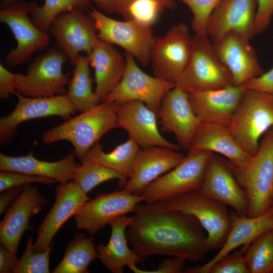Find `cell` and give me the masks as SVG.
I'll list each match as a JSON object with an SVG mask.
<instances>
[{
    "label": "cell",
    "instance_id": "obj_1",
    "mask_svg": "<svg viewBox=\"0 0 273 273\" xmlns=\"http://www.w3.org/2000/svg\"><path fill=\"white\" fill-rule=\"evenodd\" d=\"M133 212L126 236L143 261L151 255H163L199 262L210 250L198 220L170 208L166 201L139 204Z\"/></svg>",
    "mask_w": 273,
    "mask_h": 273
},
{
    "label": "cell",
    "instance_id": "obj_2",
    "mask_svg": "<svg viewBox=\"0 0 273 273\" xmlns=\"http://www.w3.org/2000/svg\"><path fill=\"white\" fill-rule=\"evenodd\" d=\"M118 127L115 104L102 102L46 130L42 141L48 144L68 141L81 160L103 135Z\"/></svg>",
    "mask_w": 273,
    "mask_h": 273
},
{
    "label": "cell",
    "instance_id": "obj_3",
    "mask_svg": "<svg viewBox=\"0 0 273 273\" xmlns=\"http://www.w3.org/2000/svg\"><path fill=\"white\" fill-rule=\"evenodd\" d=\"M230 166L246 194L248 217L259 215L273 207V127L245 167Z\"/></svg>",
    "mask_w": 273,
    "mask_h": 273
},
{
    "label": "cell",
    "instance_id": "obj_4",
    "mask_svg": "<svg viewBox=\"0 0 273 273\" xmlns=\"http://www.w3.org/2000/svg\"><path fill=\"white\" fill-rule=\"evenodd\" d=\"M273 127V96L246 89L229 128L240 148L249 156L256 153L261 137Z\"/></svg>",
    "mask_w": 273,
    "mask_h": 273
},
{
    "label": "cell",
    "instance_id": "obj_5",
    "mask_svg": "<svg viewBox=\"0 0 273 273\" xmlns=\"http://www.w3.org/2000/svg\"><path fill=\"white\" fill-rule=\"evenodd\" d=\"M232 84V76L218 58L208 36H193L189 61L176 85L189 94L221 88Z\"/></svg>",
    "mask_w": 273,
    "mask_h": 273
},
{
    "label": "cell",
    "instance_id": "obj_6",
    "mask_svg": "<svg viewBox=\"0 0 273 273\" xmlns=\"http://www.w3.org/2000/svg\"><path fill=\"white\" fill-rule=\"evenodd\" d=\"M170 208L195 217L207 232L210 250H219L224 244L231 227L227 205L194 190L166 201Z\"/></svg>",
    "mask_w": 273,
    "mask_h": 273
},
{
    "label": "cell",
    "instance_id": "obj_7",
    "mask_svg": "<svg viewBox=\"0 0 273 273\" xmlns=\"http://www.w3.org/2000/svg\"><path fill=\"white\" fill-rule=\"evenodd\" d=\"M212 153L189 151L171 170L148 185L142 195L147 203L167 201L181 194L199 190L207 163Z\"/></svg>",
    "mask_w": 273,
    "mask_h": 273
},
{
    "label": "cell",
    "instance_id": "obj_8",
    "mask_svg": "<svg viewBox=\"0 0 273 273\" xmlns=\"http://www.w3.org/2000/svg\"><path fill=\"white\" fill-rule=\"evenodd\" d=\"M67 60L63 52L49 50L30 64L26 74H17L16 92L30 97L65 95L69 78L63 67Z\"/></svg>",
    "mask_w": 273,
    "mask_h": 273
},
{
    "label": "cell",
    "instance_id": "obj_9",
    "mask_svg": "<svg viewBox=\"0 0 273 273\" xmlns=\"http://www.w3.org/2000/svg\"><path fill=\"white\" fill-rule=\"evenodd\" d=\"M193 37L183 22L173 25L161 37H154L150 61L154 76L176 82L185 70L191 57Z\"/></svg>",
    "mask_w": 273,
    "mask_h": 273
},
{
    "label": "cell",
    "instance_id": "obj_10",
    "mask_svg": "<svg viewBox=\"0 0 273 273\" xmlns=\"http://www.w3.org/2000/svg\"><path fill=\"white\" fill-rule=\"evenodd\" d=\"M126 67L118 85L102 102L117 105L130 101H140L157 113L165 95L176 84L151 76L141 70L134 58L125 52Z\"/></svg>",
    "mask_w": 273,
    "mask_h": 273
},
{
    "label": "cell",
    "instance_id": "obj_11",
    "mask_svg": "<svg viewBox=\"0 0 273 273\" xmlns=\"http://www.w3.org/2000/svg\"><path fill=\"white\" fill-rule=\"evenodd\" d=\"M87 11L95 21L99 39L120 46L143 65L150 62V50L154 38L151 26L132 19H114L91 5Z\"/></svg>",
    "mask_w": 273,
    "mask_h": 273
},
{
    "label": "cell",
    "instance_id": "obj_12",
    "mask_svg": "<svg viewBox=\"0 0 273 273\" xmlns=\"http://www.w3.org/2000/svg\"><path fill=\"white\" fill-rule=\"evenodd\" d=\"M29 11V3L22 0L1 8L0 21L9 27L17 43L5 58L6 63L10 67L24 64L49 44L48 33L34 24L28 17Z\"/></svg>",
    "mask_w": 273,
    "mask_h": 273
},
{
    "label": "cell",
    "instance_id": "obj_13",
    "mask_svg": "<svg viewBox=\"0 0 273 273\" xmlns=\"http://www.w3.org/2000/svg\"><path fill=\"white\" fill-rule=\"evenodd\" d=\"M17 103L14 110L0 119V143L6 145L17 133L18 126L32 119L60 116L67 120L76 110L65 95L52 97H30L17 92Z\"/></svg>",
    "mask_w": 273,
    "mask_h": 273
},
{
    "label": "cell",
    "instance_id": "obj_14",
    "mask_svg": "<svg viewBox=\"0 0 273 273\" xmlns=\"http://www.w3.org/2000/svg\"><path fill=\"white\" fill-rule=\"evenodd\" d=\"M50 31L73 64L80 52L88 56L99 39L93 18L80 9L60 14L53 21Z\"/></svg>",
    "mask_w": 273,
    "mask_h": 273
},
{
    "label": "cell",
    "instance_id": "obj_15",
    "mask_svg": "<svg viewBox=\"0 0 273 273\" xmlns=\"http://www.w3.org/2000/svg\"><path fill=\"white\" fill-rule=\"evenodd\" d=\"M145 201L142 195L122 189L99 194L86 202L74 215L76 227L94 235L114 219L133 212L137 205Z\"/></svg>",
    "mask_w": 273,
    "mask_h": 273
},
{
    "label": "cell",
    "instance_id": "obj_16",
    "mask_svg": "<svg viewBox=\"0 0 273 273\" xmlns=\"http://www.w3.org/2000/svg\"><path fill=\"white\" fill-rule=\"evenodd\" d=\"M205 195L232 207L238 215L248 216L249 203L227 160L212 153L199 189Z\"/></svg>",
    "mask_w": 273,
    "mask_h": 273
},
{
    "label": "cell",
    "instance_id": "obj_17",
    "mask_svg": "<svg viewBox=\"0 0 273 273\" xmlns=\"http://www.w3.org/2000/svg\"><path fill=\"white\" fill-rule=\"evenodd\" d=\"M118 127L126 130L130 139L142 148L164 147L178 151L179 146L161 134L157 124V113L140 101L115 105Z\"/></svg>",
    "mask_w": 273,
    "mask_h": 273
},
{
    "label": "cell",
    "instance_id": "obj_18",
    "mask_svg": "<svg viewBox=\"0 0 273 273\" xmlns=\"http://www.w3.org/2000/svg\"><path fill=\"white\" fill-rule=\"evenodd\" d=\"M256 0H221L208 21L207 36L215 43L233 32L250 40L255 34Z\"/></svg>",
    "mask_w": 273,
    "mask_h": 273
},
{
    "label": "cell",
    "instance_id": "obj_19",
    "mask_svg": "<svg viewBox=\"0 0 273 273\" xmlns=\"http://www.w3.org/2000/svg\"><path fill=\"white\" fill-rule=\"evenodd\" d=\"M56 194L52 207L38 229L33 244L34 252H42L50 247L62 226L90 200L73 180L60 183Z\"/></svg>",
    "mask_w": 273,
    "mask_h": 273
},
{
    "label": "cell",
    "instance_id": "obj_20",
    "mask_svg": "<svg viewBox=\"0 0 273 273\" xmlns=\"http://www.w3.org/2000/svg\"><path fill=\"white\" fill-rule=\"evenodd\" d=\"M47 203V199L40 195L36 187L31 184L24 185L21 194L1 222V244L16 256L22 236L31 229L30 218L39 213Z\"/></svg>",
    "mask_w": 273,
    "mask_h": 273
},
{
    "label": "cell",
    "instance_id": "obj_21",
    "mask_svg": "<svg viewBox=\"0 0 273 273\" xmlns=\"http://www.w3.org/2000/svg\"><path fill=\"white\" fill-rule=\"evenodd\" d=\"M157 116L162 130L173 133L179 145L189 150L201 121L193 111L188 94L176 85L165 95Z\"/></svg>",
    "mask_w": 273,
    "mask_h": 273
},
{
    "label": "cell",
    "instance_id": "obj_22",
    "mask_svg": "<svg viewBox=\"0 0 273 273\" xmlns=\"http://www.w3.org/2000/svg\"><path fill=\"white\" fill-rule=\"evenodd\" d=\"M250 40L231 32L213 43L218 58L230 72L234 85H243L264 72Z\"/></svg>",
    "mask_w": 273,
    "mask_h": 273
},
{
    "label": "cell",
    "instance_id": "obj_23",
    "mask_svg": "<svg viewBox=\"0 0 273 273\" xmlns=\"http://www.w3.org/2000/svg\"><path fill=\"white\" fill-rule=\"evenodd\" d=\"M230 214V231L224 244L218 253L205 264L188 267L184 272L208 273L210 268L224 256L240 247L245 254L249 246L255 239L273 229V207L255 217L239 215L235 211Z\"/></svg>",
    "mask_w": 273,
    "mask_h": 273
},
{
    "label": "cell",
    "instance_id": "obj_24",
    "mask_svg": "<svg viewBox=\"0 0 273 273\" xmlns=\"http://www.w3.org/2000/svg\"><path fill=\"white\" fill-rule=\"evenodd\" d=\"M184 157L177 150L167 147L153 146L141 149L131 174L122 189L142 195L148 185L175 167Z\"/></svg>",
    "mask_w": 273,
    "mask_h": 273
},
{
    "label": "cell",
    "instance_id": "obj_25",
    "mask_svg": "<svg viewBox=\"0 0 273 273\" xmlns=\"http://www.w3.org/2000/svg\"><path fill=\"white\" fill-rule=\"evenodd\" d=\"M245 88L243 85L192 92L189 100L201 122H210L229 127L233 114Z\"/></svg>",
    "mask_w": 273,
    "mask_h": 273
},
{
    "label": "cell",
    "instance_id": "obj_26",
    "mask_svg": "<svg viewBox=\"0 0 273 273\" xmlns=\"http://www.w3.org/2000/svg\"><path fill=\"white\" fill-rule=\"evenodd\" d=\"M190 150L221 154L235 168L245 167L251 158L239 146L228 127L210 122L200 123Z\"/></svg>",
    "mask_w": 273,
    "mask_h": 273
},
{
    "label": "cell",
    "instance_id": "obj_27",
    "mask_svg": "<svg viewBox=\"0 0 273 273\" xmlns=\"http://www.w3.org/2000/svg\"><path fill=\"white\" fill-rule=\"evenodd\" d=\"M87 56L95 71L94 92L98 101L102 102L121 80L125 69V58L112 44L99 38Z\"/></svg>",
    "mask_w": 273,
    "mask_h": 273
},
{
    "label": "cell",
    "instance_id": "obj_28",
    "mask_svg": "<svg viewBox=\"0 0 273 273\" xmlns=\"http://www.w3.org/2000/svg\"><path fill=\"white\" fill-rule=\"evenodd\" d=\"M76 157L75 152L71 151L59 161L49 162L36 159L31 151L26 155L17 157L1 153L0 170L49 177L63 183L73 179L77 166Z\"/></svg>",
    "mask_w": 273,
    "mask_h": 273
},
{
    "label": "cell",
    "instance_id": "obj_29",
    "mask_svg": "<svg viewBox=\"0 0 273 273\" xmlns=\"http://www.w3.org/2000/svg\"><path fill=\"white\" fill-rule=\"evenodd\" d=\"M131 220L132 216L126 215L114 219L109 224L111 233L108 243L96 247L101 263L112 273H122L125 266L129 268L143 262L127 245L126 231Z\"/></svg>",
    "mask_w": 273,
    "mask_h": 273
},
{
    "label": "cell",
    "instance_id": "obj_30",
    "mask_svg": "<svg viewBox=\"0 0 273 273\" xmlns=\"http://www.w3.org/2000/svg\"><path fill=\"white\" fill-rule=\"evenodd\" d=\"M140 148L135 142L129 138L111 152L105 153L102 145L98 142L84 157L92 159L118 173L122 177L123 188L131 174Z\"/></svg>",
    "mask_w": 273,
    "mask_h": 273
},
{
    "label": "cell",
    "instance_id": "obj_31",
    "mask_svg": "<svg viewBox=\"0 0 273 273\" xmlns=\"http://www.w3.org/2000/svg\"><path fill=\"white\" fill-rule=\"evenodd\" d=\"M93 237L77 234L65 248L61 261L53 269L54 273H88V265L99 256Z\"/></svg>",
    "mask_w": 273,
    "mask_h": 273
},
{
    "label": "cell",
    "instance_id": "obj_32",
    "mask_svg": "<svg viewBox=\"0 0 273 273\" xmlns=\"http://www.w3.org/2000/svg\"><path fill=\"white\" fill-rule=\"evenodd\" d=\"M74 65L75 67L65 96L76 111L82 112L100 102L92 89L89 57L79 55Z\"/></svg>",
    "mask_w": 273,
    "mask_h": 273
},
{
    "label": "cell",
    "instance_id": "obj_33",
    "mask_svg": "<svg viewBox=\"0 0 273 273\" xmlns=\"http://www.w3.org/2000/svg\"><path fill=\"white\" fill-rule=\"evenodd\" d=\"M90 2V0H44L41 6H38L33 1L29 3V14L34 24L48 33L53 21L60 14L74 9L87 10Z\"/></svg>",
    "mask_w": 273,
    "mask_h": 273
},
{
    "label": "cell",
    "instance_id": "obj_34",
    "mask_svg": "<svg viewBox=\"0 0 273 273\" xmlns=\"http://www.w3.org/2000/svg\"><path fill=\"white\" fill-rule=\"evenodd\" d=\"M80 162L81 164L74 170L73 181L85 194L100 184L113 179L119 180V186L122 189V177L115 171L86 157Z\"/></svg>",
    "mask_w": 273,
    "mask_h": 273
},
{
    "label": "cell",
    "instance_id": "obj_35",
    "mask_svg": "<svg viewBox=\"0 0 273 273\" xmlns=\"http://www.w3.org/2000/svg\"><path fill=\"white\" fill-rule=\"evenodd\" d=\"M244 258L250 273H273V229L251 243Z\"/></svg>",
    "mask_w": 273,
    "mask_h": 273
},
{
    "label": "cell",
    "instance_id": "obj_36",
    "mask_svg": "<svg viewBox=\"0 0 273 273\" xmlns=\"http://www.w3.org/2000/svg\"><path fill=\"white\" fill-rule=\"evenodd\" d=\"M33 238L28 237L25 251L18 259L13 273H49L50 255L51 246L44 251L34 252L33 249Z\"/></svg>",
    "mask_w": 273,
    "mask_h": 273
},
{
    "label": "cell",
    "instance_id": "obj_37",
    "mask_svg": "<svg viewBox=\"0 0 273 273\" xmlns=\"http://www.w3.org/2000/svg\"><path fill=\"white\" fill-rule=\"evenodd\" d=\"M190 9L195 35H207V25L212 12L221 0H179Z\"/></svg>",
    "mask_w": 273,
    "mask_h": 273
},
{
    "label": "cell",
    "instance_id": "obj_38",
    "mask_svg": "<svg viewBox=\"0 0 273 273\" xmlns=\"http://www.w3.org/2000/svg\"><path fill=\"white\" fill-rule=\"evenodd\" d=\"M161 10L162 8L157 0H133L127 10L128 19L151 26Z\"/></svg>",
    "mask_w": 273,
    "mask_h": 273
},
{
    "label": "cell",
    "instance_id": "obj_39",
    "mask_svg": "<svg viewBox=\"0 0 273 273\" xmlns=\"http://www.w3.org/2000/svg\"><path fill=\"white\" fill-rule=\"evenodd\" d=\"M57 182L49 177L24 173L2 171L0 173V192L33 183L52 185Z\"/></svg>",
    "mask_w": 273,
    "mask_h": 273
},
{
    "label": "cell",
    "instance_id": "obj_40",
    "mask_svg": "<svg viewBox=\"0 0 273 273\" xmlns=\"http://www.w3.org/2000/svg\"><path fill=\"white\" fill-rule=\"evenodd\" d=\"M208 273H250L240 249L231 252L222 257L209 269Z\"/></svg>",
    "mask_w": 273,
    "mask_h": 273
},
{
    "label": "cell",
    "instance_id": "obj_41",
    "mask_svg": "<svg viewBox=\"0 0 273 273\" xmlns=\"http://www.w3.org/2000/svg\"><path fill=\"white\" fill-rule=\"evenodd\" d=\"M187 260L184 257L174 256L163 260L155 270H146L133 265L129 269L135 273H180L183 272Z\"/></svg>",
    "mask_w": 273,
    "mask_h": 273
},
{
    "label": "cell",
    "instance_id": "obj_42",
    "mask_svg": "<svg viewBox=\"0 0 273 273\" xmlns=\"http://www.w3.org/2000/svg\"><path fill=\"white\" fill-rule=\"evenodd\" d=\"M255 19L256 34L264 31L269 26L273 16V0H256Z\"/></svg>",
    "mask_w": 273,
    "mask_h": 273
},
{
    "label": "cell",
    "instance_id": "obj_43",
    "mask_svg": "<svg viewBox=\"0 0 273 273\" xmlns=\"http://www.w3.org/2000/svg\"><path fill=\"white\" fill-rule=\"evenodd\" d=\"M17 74L11 72L2 64H0V98L9 99L16 92Z\"/></svg>",
    "mask_w": 273,
    "mask_h": 273
},
{
    "label": "cell",
    "instance_id": "obj_44",
    "mask_svg": "<svg viewBox=\"0 0 273 273\" xmlns=\"http://www.w3.org/2000/svg\"><path fill=\"white\" fill-rule=\"evenodd\" d=\"M246 89L263 92L273 96V67L243 85Z\"/></svg>",
    "mask_w": 273,
    "mask_h": 273
},
{
    "label": "cell",
    "instance_id": "obj_45",
    "mask_svg": "<svg viewBox=\"0 0 273 273\" xmlns=\"http://www.w3.org/2000/svg\"><path fill=\"white\" fill-rule=\"evenodd\" d=\"M18 259L2 244L0 245V272H13Z\"/></svg>",
    "mask_w": 273,
    "mask_h": 273
},
{
    "label": "cell",
    "instance_id": "obj_46",
    "mask_svg": "<svg viewBox=\"0 0 273 273\" xmlns=\"http://www.w3.org/2000/svg\"><path fill=\"white\" fill-rule=\"evenodd\" d=\"M23 187H17L7 189L0 196V215L10 207L17 199L22 191Z\"/></svg>",
    "mask_w": 273,
    "mask_h": 273
},
{
    "label": "cell",
    "instance_id": "obj_47",
    "mask_svg": "<svg viewBox=\"0 0 273 273\" xmlns=\"http://www.w3.org/2000/svg\"><path fill=\"white\" fill-rule=\"evenodd\" d=\"M107 14L117 12V7L113 0H90Z\"/></svg>",
    "mask_w": 273,
    "mask_h": 273
},
{
    "label": "cell",
    "instance_id": "obj_48",
    "mask_svg": "<svg viewBox=\"0 0 273 273\" xmlns=\"http://www.w3.org/2000/svg\"><path fill=\"white\" fill-rule=\"evenodd\" d=\"M117 7V12L128 20L127 10L130 3L133 0H113Z\"/></svg>",
    "mask_w": 273,
    "mask_h": 273
},
{
    "label": "cell",
    "instance_id": "obj_49",
    "mask_svg": "<svg viewBox=\"0 0 273 273\" xmlns=\"http://www.w3.org/2000/svg\"><path fill=\"white\" fill-rule=\"evenodd\" d=\"M160 5L162 10L173 9L175 7L174 0H157Z\"/></svg>",
    "mask_w": 273,
    "mask_h": 273
},
{
    "label": "cell",
    "instance_id": "obj_50",
    "mask_svg": "<svg viewBox=\"0 0 273 273\" xmlns=\"http://www.w3.org/2000/svg\"><path fill=\"white\" fill-rule=\"evenodd\" d=\"M21 0H1V8H4Z\"/></svg>",
    "mask_w": 273,
    "mask_h": 273
}]
</instances>
